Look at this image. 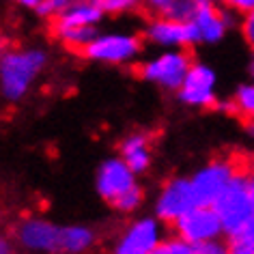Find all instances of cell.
<instances>
[{"instance_id": "6da1fadb", "label": "cell", "mask_w": 254, "mask_h": 254, "mask_svg": "<svg viewBox=\"0 0 254 254\" xmlns=\"http://www.w3.org/2000/svg\"><path fill=\"white\" fill-rule=\"evenodd\" d=\"M99 241V235L88 224H56L30 215L15 228V244L30 254H86Z\"/></svg>"}, {"instance_id": "7a4b0ae2", "label": "cell", "mask_w": 254, "mask_h": 254, "mask_svg": "<svg viewBox=\"0 0 254 254\" xmlns=\"http://www.w3.org/2000/svg\"><path fill=\"white\" fill-rule=\"evenodd\" d=\"M50 56L39 46H9L0 54V99L20 104L46 73Z\"/></svg>"}, {"instance_id": "3957f363", "label": "cell", "mask_w": 254, "mask_h": 254, "mask_svg": "<svg viewBox=\"0 0 254 254\" xmlns=\"http://www.w3.org/2000/svg\"><path fill=\"white\" fill-rule=\"evenodd\" d=\"M95 192L110 209L123 215H136L147 200L142 183L119 155L106 157L95 170Z\"/></svg>"}, {"instance_id": "277c9868", "label": "cell", "mask_w": 254, "mask_h": 254, "mask_svg": "<svg viewBox=\"0 0 254 254\" xmlns=\"http://www.w3.org/2000/svg\"><path fill=\"white\" fill-rule=\"evenodd\" d=\"M142 50V35L129 33V30H106V33L95 35V39L82 50V56L97 65L127 67L140 61Z\"/></svg>"}, {"instance_id": "5b68a950", "label": "cell", "mask_w": 254, "mask_h": 254, "mask_svg": "<svg viewBox=\"0 0 254 254\" xmlns=\"http://www.w3.org/2000/svg\"><path fill=\"white\" fill-rule=\"evenodd\" d=\"M192 54L188 48L162 50L155 56L136 63L138 78L147 84H153L166 93H177L192 67Z\"/></svg>"}, {"instance_id": "8992f818", "label": "cell", "mask_w": 254, "mask_h": 254, "mask_svg": "<svg viewBox=\"0 0 254 254\" xmlns=\"http://www.w3.org/2000/svg\"><path fill=\"white\" fill-rule=\"evenodd\" d=\"M213 209L218 211L222 226H224V237H235L246 228L248 220L254 213V202L248 190L246 168H239V173L233 177V181L220 194V198L213 202Z\"/></svg>"}, {"instance_id": "52a82bcc", "label": "cell", "mask_w": 254, "mask_h": 254, "mask_svg": "<svg viewBox=\"0 0 254 254\" xmlns=\"http://www.w3.org/2000/svg\"><path fill=\"white\" fill-rule=\"evenodd\" d=\"M166 226L155 213L134 215L114 237L110 254H151L168 237Z\"/></svg>"}, {"instance_id": "ba28073f", "label": "cell", "mask_w": 254, "mask_h": 254, "mask_svg": "<svg viewBox=\"0 0 254 254\" xmlns=\"http://www.w3.org/2000/svg\"><path fill=\"white\" fill-rule=\"evenodd\" d=\"M198 196L190 177H170L162 183L153 198V213L164 224L173 226L190 209L198 207Z\"/></svg>"}, {"instance_id": "9c48e42d", "label": "cell", "mask_w": 254, "mask_h": 254, "mask_svg": "<svg viewBox=\"0 0 254 254\" xmlns=\"http://www.w3.org/2000/svg\"><path fill=\"white\" fill-rule=\"evenodd\" d=\"M177 99L188 108L207 110L218 106V75L207 63L194 61L183 84L177 91Z\"/></svg>"}, {"instance_id": "30bf717a", "label": "cell", "mask_w": 254, "mask_h": 254, "mask_svg": "<svg viewBox=\"0 0 254 254\" xmlns=\"http://www.w3.org/2000/svg\"><path fill=\"white\" fill-rule=\"evenodd\" d=\"M239 168L241 166L233 157H215L196 170L190 179H192L200 205H213L228 183L233 181V177L239 173Z\"/></svg>"}, {"instance_id": "8fae6325", "label": "cell", "mask_w": 254, "mask_h": 254, "mask_svg": "<svg viewBox=\"0 0 254 254\" xmlns=\"http://www.w3.org/2000/svg\"><path fill=\"white\" fill-rule=\"evenodd\" d=\"M170 228H173V233L177 237L186 239L192 246L224 237V226H222V220L218 211L213 209V205H198V207L190 209Z\"/></svg>"}, {"instance_id": "7c38bea8", "label": "cell", "mask_w": 254, "mask_h": 254, "mask_svg": "<svg viewBox=\"0 0 254 254\" xmlns=\"http://www.w3.org/2000/svg\"><path fill=\"white\" fill-rule=\"evenodd\" d=\"M142 39L149 46L160 50H177V48H194L198 46L192 22H179L170 17L149 15V20L142 26Z\"/></svg>"}, {"instance_id": "4fadbf2b", "label": "cell", "mask_w": 254, "mask_h": 254, "mask_svg": "<svg viewBox=\"0 0 254 254\" xmlns=\"http://www.w3.org/2000/svg\"><path fill=\"white\" fill-rule=\"evenodd\" d=\"M237 11L226 7V4H215L213 0H202L196 15L192 17V26L196 33V41L198 43H213L222 41L228 33V28H233L237 24Z\"/></svg>"}, {"instance_id": "5bb4252c", "label": "cell", "mask_w": 254, "mask_h": 254, "mask_svg": "<svg viewBox=\"0 0 254 254\" xmlns=\"http://www.w3.org/2000/svg\"><path fill=\"white\" fill-rule=\"evenodd\" d=\"M119 157L129 166L134 173L147 175L153 164V142L147 131H131L119 142Z\"/></svg>"}, {"instance_id": "9a60e30c", "label": "cell", "mask_w": 254, "mask_h": 254, "mask_svg": "<svg viewBox=\"0 0 254 254\" xmlns=\"http://www.w3.org/2000/svg\"><path fill=\"white\" fill-rule=\"evenodd\" d=\"M202 0H142L147 15L170 17V20L190 22L196 15Z\"/></svg>"}, {"instance_id": "2e32d148", "label": "cell", "mask_w": 254, "mask_h": 254, "mask_svg": "<svg viewBox=\"0 0 254 254\" xmlns=\"http://www.w3.org/2000/svg\"><path fill=\"white\" fill-rule=\"evenodd\" d=\"M50 33H52V37L63 48L82 54V50L95 39V35H97L99 30L84 28V26H59V24H50Z\"/></svg>"}, {"instance_id": "e0dca14e", "label": "cell", "mask_w": 254, "mask_h": 254, "mask_svg": "<svg viewBox=\"0 0 254 254\" xmlns=\"http://www.w3.org/2000/svg\"><path fill=\"white\" fill-rule=\"evenodd\" d=\"M235 114L241 119H254V80L248 84H241L233 95Z\"/></svg>"}, {"instance_id": "ac0fdd59", "label": "cell", "mask_w": 254, "mask_h": 254, "mask_svg": "<svg viewBox=\"0 0 254 254\" xmlns=\"http://www.w3.org/2000/svg\"><path fill=\"white\" fill-rule=\"evenodd\" d=\"M106 15H127L142 7V0H97Z\"/></svg>"}, {"instance_id": "d6986e66", "label": "cell", "mask_w": 254, "mask_h": 254, "mask_svg": "<svg viewBox=\"0 0 254 254\" xmlns=\"http://www.w3.org/2000/svg\"><path fill=\"white\" fill-rule=\"evenodd\" d=\"M151 254H194V246L188 244L186 239L177 237L173 233V235H168Z\"/></svg>"}, {"instance_id": "ffe728a7", "label": "cell", "mask_w": 254, "mask_h": 254, "mask_svg": "<svg viewBox=\"0 0 254 254\" xmlns=\"http://www.w3.org/2000/svg\"><path fill=\"white\" fill-rule=\"evenodd\" d=\"M75 2V0H46V2L41 4L39 9L35 11L39 17H43V20H48V22H52L56 20L63 11H67L71 4Z\"/></svg>"}, {"instance_id": "44dd1931", "label": "cell", "mask_w": 254, "mask_h": 254, "mask_svg": "<svg viewBox=\"0 0 254 254\" xmlns=\"http://www.w3.org/2000/svg\"><path fill=\"white\" fill-rule=\"evenodd\" d=\"M228 250L231 254H254V239L246 237V235L228 237Z\"/></svg>"}, {"instance_id": "7402d4cb", "label": "cell", "mask_w": 254, "mask_h": 254, "mask_svg": "<svg viewBox=\"0 0 254 254\" xmlns=\"http://www.w3.org/2000/svg\"><path fill=\"white\" fill-rule=\"evenodd\" d=\"M194 254H231V250H228V241L213 239V241H205V244L194 246Z\"/></svg>"}, {"instance_id": "603a6c76", "label": "cell", "mask_w": 254, "mask_h": 254, "mask_svg": "<svg viewBox=\"0 0 254 254\" xmlns=\"http://www.w3.org/2000/svg\"><path fill=\"white\" fill-rule=\"evenodd\" d=\"M241 35H244V41L250 46V50H254V9H250L248 13H244L239 22Z\"/></svg>"}, {"instance_id": "cb8c5ba5", "label": "cell", "mask_w": 254, "mask_h": 254, "mask_svg": "<svg viewBox=\"0 0 254 254\" xmlns=\"http://www.w3.org/2000/svg\"><path fill=\"white\" fill-rule=\"evenodd\" d=\"M226 7H231V9H235L237 13H248L250 9H254V0H228L226 2Z\"/></svg>"}, {"instance_id": "d4e9b609", "label": "cell", "mask_w": 254, "mask_h": 254, "mask_svg": "<svg viewBox=\"0 0 254 254\" xmlns=\"http://www.w3.org/2000/svg\"><path fill=\"white\" fill-rule=\"evenodd\" d=\"M13 4H17L20 9H26V11H37L41 7L46 0H11Z\"/></svg>"}, {"instance_id": "484cf974", "label": "cell", "mask_w": 254, "mask_h": 254, "mask_svg": "<svg viewBox=\"0 0 254 254\" xmlns=\"http://www.w3.org/2000/svg\"><path fill=\"white\" fill-rule=\"evenodd\" d=\"M0 254H15V246L13 241L4 235H0Z\"/></svg>"}, {"instance_id": "4316f807", "label": "cell", "mask_w": 254, "mask_h": 254, "mask_svg": "<svg viewBox=\"0 0 254 254\" xmlns=\"http://www.w3.org/2000/svg\"><path fill=\"white\" fill-rule=\"evenodd\" d=\"M246 179H248V190H250V196H252V202H254V166L246 168Z\"/></svg>"}, {"instance_id": "83f0119b", "label": "cell", "mask_w": 254, "mask_h": 254, "mask_svg": "<svg viewBox=\"0 0 254 254\" xmlns=\"http://www.w3.org/2000/svg\"><path fill=\"white\" fill-rule=\"evenodd\" d=\"M239 235H246V237H250V239H254V213H252V218L248 220V224H246V228L241 231Z\"/></svg>"}, {"instance_id": "f1b7e54d", "label": "cell", "mask_w": 254, "mask_h": 254, "mask_svg": "<svg viewBox=\"0 0 254 254\" xmlns=\"http://www.w3.org/2000/svg\"><path fill=\"white\" fill-rule=\"evenodd\" d=\"M244 129L250 136V140H254V119H244Z\"/></svg>"}, {"instance_id": "f546056e", "label": "cell", "mask_w": 254, "mask_h": 254, "mask_svg": "<svg viewBox=\"0 0 254 254\" xmlns=\"http://www.w3.org/2000/svg\"><path fill=\"white\" fill-rule=\"evenodd\" d=\"M250 78L254 80V59H252V63H250Z\"/></svg>"}, {"instance_id": "4dcf8cb0", "label": "cell", "mask_w": 254, "mask_h": 254, "mask_svg": "<svg viewBox=\"0 0 254 254\" xmlns=\"http://www.w3.org/2000/svg\"><path fill=\"white\" fill-rule=\"evenodd\" d=\"M0 24H2V0H0Z\"/></svg>"}, {"instance_id": "1f68e13d", "label": "cell", "mask_w": 254, "mask_h": 254, "mask_svg": "<svg viewBox=\"0 0 254 254\" xmlns=\"http://www.w3.org/2000/svg\"><path fill=\"white\" fill-rule=\"evenodd\" d=\"M213 2H215V4H226L228 0H213Z\"/></svg>"}]
</instances>
